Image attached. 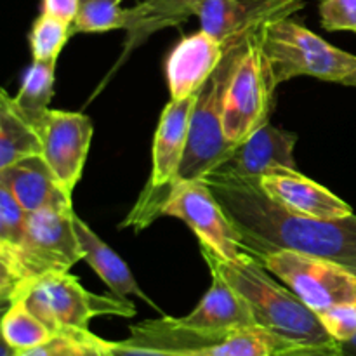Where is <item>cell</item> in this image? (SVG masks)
<instances>
[{"mask_svg": "<svg viewBox=\"0 0 356 356\" xmlns=\"http://www.w3.org/2000/svg\"><path fill=\"white\" fill-rule=\"evenodd\" d=\"M204 181L257 263L261 256L273 250H294L325 257L346 268L356 266L355 214L343 219L309 218L282 207L257 183L216 174H209Z\"/></svg>", "mask_w": 356, "mask_h": 356, "instance_id": "1", "label": "cell"}, {"mask_svg": "<svg viewBox=\"0 0 356 356\" xmlns=\"http://www.w3.org/2000/svg\"><path fill=\"white\" fill-rule=\"evenodd\" d=\"M200 252L209 271L221 275L245 299L257 327L296 346L316 348L337 343L329 336L318 315L291 289L273 280L263 264L257 261L232 263L204 245H200Z\"/></svg>", "mask_w": 356, "mask_h": 356, "instance_id": "2", "label": "cell"}, {"mask_svg": "<svg viewBox=\"0 0 356 356\" xmlns=\"http://www.w3.org/2000/svg\"><path fill=\"white\" fill-rule=\"evenodd\" d=\"M73 211L28 214L23 247L14 257L0 259V299L3 309L21 301L30 289L51 273H65L83 261L73 226Z\"/></svg>", "mask_w": 356, "mask_h": 356, "instance_id": "3", "label": "cell"}, {"mask_svg": "<svg viewBox=\"0 0 356 356\" xmlns=\"http://www.w3.org/2000/svg\"><path fill=\"white\" fill-rule=\"evenodd\" d=\"M261 44L277 86L298 76L356 87V56L323 40L292 17L261 30Z\"/></svg>", "mask_w": 356, "mask_h": 356, "instance_id": "4", "label": "cell"}, {"mask_svg": "<svg viewBox=\"0 0 356 356\" xmlns=\"http://www.w3.org/2000/svg\"><path fill=\"white\" fill-rule=\"evenodd\" d=\"M249 37L235 38V40L225 44L226 54L221 65L198 92L197 104H195L193 115H191L188 148L184 153L183 163H181L176 184L181 181L204 179L207 174L218 169L219 163L236 146L226 139L222 115H225L226 89H228V83L238 65V59L245 49Z\"/></svg>", "mask_w": 356, "mask_h": 356, "instance_id": "5", "label": "cell"}, {"mask_svg": "<svg viewBox=\"0 0 356 356\" xmlns=\"http://www.w3.org/2000/svg\"><path fill=\"white\" fill-rule=\"evenodd\" d=\"M21 301L52 332L63 336H87L90 320L96 316L131 318L136 315V306L129 299L94 294L70 271L44 277Z\"/></svg>", "mask_w": 356, "mask_h": 356, "instance_id": "6", "label": "cell"}, {"mask_svg": "<svg viewBox=\"0 0 356 356\" xmlns=\"http://www.w3.org/2000/svg\"><path fill=\"white\" fill-rule=\"evenodd\" d=\"M197 97L198 94L184 99H170L163 108L153 138L149 179L120 228L141 232L162 218V209L176 184L186 153Z\"/></svg>", "mask_w": 356, "mask_h": 356, "instance_id": "7", "label": "cell"}, {"mask_svg": "<svg viewBox=\"0 0 356 356\" xmlns=\"http://www.w3.org/2000/svg\"><path fill=\"white\" fill-rule=\"evenodd\" d=\"M211 287L190 315L162 316L132 325L125 343L146 344L165 337H218L256 325L245 299L219 273L211 271Z\"/></svg>", "mask_w": 356, "mask_h": 356, "instance_id": "8", "label": "cell"}, {"mask_svg": "<svg viewBox=\"0 0 356 356\" xmlns=\"http://www.w3.org/2000/svg\"><path fill=\"white\" fill-rule=\"evenodd\" d=\"M277 87L257 30L247 38L226 89L222 127L229 143L238 145L268 124Z\"/></svg>", "mask_w": 356, "mask_h": 356, "instance_id": "9", "label": "cell"}, {"mask_svg": "<svg viewBox=\"0 0 356 356\" xmlns=\"http://www.w3.org/2000/svg\"><path fill=\"white\" fill-rule=\"evenodd\" d=\"M259 263L316 315L339 302L356 301L355 275L336 261L294 250H273L261 256Z\"/></svg>", "mask_w": 356, "mask_h": 356, "instance_id": "10", "label": "cell"}, {"mask_svg": "<svg viewBox=\"0 0 356 356\" xmlns=\"http://www.w3.org/2000/svg\"><path fill=\"white\" fill-rule=\"evenodd\" d=\"M162 216L186 222L198 236L200 245L222 259L232 263L257 261L204 179L177 183L163 205Z\"/></svg>", "mask_w": 356, "mask_h": 356, "instance_id": "11", "label": "cell"}, {"mask_svg": "<svg viewBox=\"0 0 356 356\" xmlns=\"http://www.w3.org/2000/svg\"><path fill=\"white\" fill-rule=\"evenodd\" d=\"M37 132L42 141V156L61 190L72 198L89 155L92 122L86 113L51 108Z\"/></svg>", "mask_w": 356, "mask_h": 356, "instance_id": "12", "label": "cell"}, {"mask_svg": "<svg viewBox=\"0 0 356 356\" xmlns=\"http://www.w3.org/2000/svg\"><path fill=\"white\" fill-rule=\"evenodd\" d=\"M305 6L306 0H204L197 17L202 30L228 44L275 21L292 17Z\"/></svg>", "mask_w": 356, "mask_h": 356, "instance_id": "13", "label": "cell"}, {"mask_svg": "<svg viewBox=\"0 0 356 356\" xmlns=\"http://www.w3.org/2000/svg\"><path fill=\"white\" fill-rule=\"evenodd\" d=\"M296 143L298 134L266 124L252 132L245 141L238 143L211 174L259 183L266 174L298 169L294 159Z\"/></svg>", "mask_w": 356, "mask_h": 356, "instance_id": "14", "label": "cell"}, {"mask_svg": "<svg viewBox=\"0 0 356 356\" xmlns=\"http://www.w3.org/2000/svg\"><path fill=\"white\" fill-rule=\"evenodd\" d=\"M226 54V45L200 28L181 38L165 65L170 99H184L202 90Z\"/></svg>", "mask_w": 356, "mask_h": 356, "instance_id": "15", "label": "cell"}, {"mask_svg": "<svg viewBox=\"0 0 356 356\" xmlns=\"http://www.w3.org/2000/svg\"><path fill=\"white\" fill-rule=\"evenodd\" d=\"M259 188L277 204L296 214L316 219H343L353 216L348 202L334 195L298 169L277 170L259 179Z\"/></svg>", "mask_w": 356, "mask_h": 356, "instance_id": "16", "label": "cell"}, {"mask_svg": "<svg viewBox=\"0 0 356 356\" xmlns=\"http://www.w3.org/2000/svg\"><path fill=\"white\" fill-rule=\"evenodd\" d=\"M0 186L9 190L28 214L45 209L73 211L72 198L61 190L42 155L28 156L0 169Z\"/></svg>", "mask_w": 356, "mask_h": 356, "instance_id": "17", "label": "cell"}, {"mask_svg": "<svg viewBox=\"0 0 356 356\" xmlns=\"http://www.w3.org/2000/svg\"><path fill=\"white\" fill-rule=\"evenodd\" d=\"M202 2L204 0H141L138 6L129 7L124 26L125 42L117 68L153 33L179 26L191 16H197Z\"/></svg>", "mask_w": 356, "mask_h": 356, "instance_id": "18", "label": "cell"}, {"mask_svg": "<svg viewBox=\"0 0 356 356\" xmlns=\"http://www.w3.org/2000/svg\"><path fill=\"white\" fill-rule=\"evenodd\" d=\"M73 226H75L76 238H79L80 247L83 252V261L92 268L97 273V277L106 284L111 294L118 296V298H125L127 296H138V298L145 299L149 306L156 308L152 301L145 296L141 287L136 282L134 275H132L131 268L127 266L124 259L111 249L108 243H104L92 229L89 228L83 219L79 216H73Z\"/></svg>", "mask_w": 356, "mask_h": 356, "instance_id": "19", "label": "cell"}, {"mask_svg": "<svg viewBox=\"0 0 356 356\" xmlns=\"http://www.w3.org/2000/svg\"><path fill=\"white\" fill-rule=\"evenodd\" d=\"M296 344L287 343L282 337L261 329L243 327L232 330L216 339L204 341L188 350L177 351V356H280Z\"/></svg>", "mask_w": 356, "mask_h": 356, "instance_id": "20", "label": "cell"}, {"mask_svg": "<svg viewBox=\"0 0 356 356\" xmlns=\"http://www.w3.org/2000/svg\"><path fill=\"white\" fill-rule=\"evenodd\" d=\"M56 61H33L26 70L16 96H9L10 106L35 131L51 111L54 96Z\"/></svg>", "mask_w": 356, "mask_h": 356, "instance_id": "21", "label": "cell"}, {"mask_svg": "<svg viewBox=\"0 0 356 356\" xmlns=\"http://www.w3.org/2000/svg\"><path fill=\"white\" fill-rule=\"evenodd\" d=\"M35 155H42L40 136L14 111L7 90H0V169Z\"/></svg>", "mask_w": 356, "mask_h": 356, "instance_id": "22", "label": "cell"}, {"mask_svg": "<svg viewBox=\"0 0 356 356\" xmlns=\"http://www.w3.org/2000/svg\"><path fill=\"white\" fill-rule=\"evenodd\" d=\"M54 336L56 334L37 315H33L23 301L14 302L3 309L2 339L16 350H31Z\"/></svg>", "mask_w": 356, "mask_h": 356, "instance_id": "23", "label": "cell"}, {"mask_svg": "<svg viewBox=\"0 0 356 356\" xmlns=\"http://www.w3.org/2000/svg\"><path fill=\"white\" fill-rule=\"evenodd\" d=\"M120 3L122 0H80L72 35L124 30L127 9H122Z\"/></svg>", "mask_w": 356, "mask_h": 356, "instance_id": "24", "label": "cell"}, {"mask_svg": "<svg viewBox=\"0 0 356 356\" xmlns=\"http://www.w3.org/2000/svg\"><path fill=\"white\" fill-rule=\"evenodd\" d=\"M72 37V24L40 13L30 31V47L33 61H56Z\"/></svg>", "mask_w": 356, "mask_h": 356, "instance_id": "25", "label": "cell"}, {"mask_svg": "<svg viewBox=\"0 0 356 356\" xmlns=\"http://www.w3.org/2000/svg\"><path fill=\"white\" fill-rule=\"evenodd\" d=\"M28 228V212L9 190L0 186V259L14 257L23 247Z\"/></svg>", "mask_w": 356, "mask_h": 356, "instance_id": "26", "label": "cell"}, {"mask_svg": "<svg viewBox=\"0 0 356 356\" xmlns=\"http://www.w3.org/2000/svg\"><path fill=\"white\" fill-rule=\"evenodd\" d=\"M329 336L337 343H348L356 337V301L334 305L318 315Z\"/></svg>", "mask_w": 356, "mask_h": 356, "instance_id": "27", "label": "cell"}, {"mask_svg": "<svg viewBox=\"0 0 356 356\" xmlns=\"http://www.w3.org/2000/svg\"><path fill=\"white\" fill-rule=\"evenodd\" d=\"M96 336L92 332L87 336H63L56 334L52 339L45 341L40 346L23 351L19 356H83L94 343Z\"/></svg>", "mask_w": 356, "mask_h": 356, "instance_id": "28", "label": "cell"}, {"mask_svg": "<svg viewBox=\"0 0 356 356\" xmlns=\"http://www.w3.org/2000/svg\"><path fill=\"white\" fill-rule=\"evenodd\" d=\"M320 23L329 31H356V0H322Z\"/></svg>", "mask_w": 356, "mask_h": 356, "instance_id": "29", "label": "cell"}, {"mask_svg": "<svg viewBox=\"0 0 356 356\" xmlns=\"http://www.w3.org/2000/svg\"><path fill=\"white\" fill-rule=\"evenodd\" d=\"M99 346L104 356H177L169 351L153 350V348H143L129 344L125 341H106L99 339Z\"/></svg>", "mask_w": 356, "mask_h": 356, "instance_id": "30", "label": "cell"}, {"mask_svg": "<svg viewBox=\"0 0 356 356\" xmlns=\"http://www.w3.org/2000/svg\"><path fill=\"white\" fill-rule=\"evenodd\" d=\"M80 0H42V13L73 24L79 14Z\"/></svg>", "mask_w": 356, "mask_h": 356, "instance_id": "31", "label": "cell"}, {"mask_svg": "<svg viewBox=\"0 0 356 356\" xmlns=\"http://www.w3.org/2000/svg\"><path fill=\"white\" fill-rule=\"evenodd\" d=\"M339 346L344 356H356V337L348 341V343H339Z\"/></svg>", "mask_w": 356, "mask_h": 356, "instance_id": "32", "label": "cell"}, {"mask_svg": "<svg viewBox=\"0 0 356 356\" xmlns=\"http://www.w3.org/2000/svg\"><path fill=\"white\" fill-rule=\"evenodd\" d=\"M99 339H101V337L96 336V339H94V343L90 344L89 350L86 351V355H83V356H104L103 350H101V346H99Z\"/></svg>", "mask_w": 356, "mask_h": 356, "instance_id": "33", "label": "cell"}, {"mask_svg": "<svg viewBox=\"0 0 356 356\" xmlns=\"http://www.w3.org/2000/svg\"><path fill=\"white\" fill-rule=\"evenodd\" d=\"M350 271H351V273L355 275V278H356V266H351V268H350Z\"/></svg>", "mask_w": 356, "mask_h": 356, "instance_id": "34", "label": "cell"}]
</instances>
